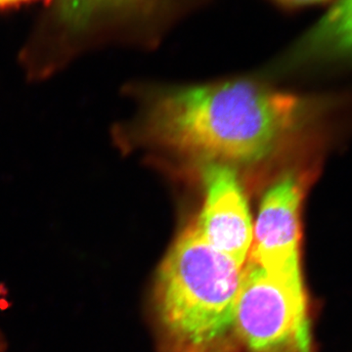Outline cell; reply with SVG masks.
<instances>
[{
    "label": "cell",
    "instance_id": "6da1fadb",
    "mask_svg": "<svg viewBox=\"0 0 352 352\" xmlns=\"http://www.w3.org/2000/svg\"><path fill=\"white\" fill-rule=\"evenodd\" d=\"M347 104L344 95L284 94L248 80L168 88L118 139L206 164L252 166L303 143L327 142Z\"/></svg>",
    "mask_w": 352,
    "mask_h": 352
},
{
    "label": "cell",
    "instance_id": "7a4b0ae2",
    "mask_svg": "<svg viewBox=\"0 0 352 352\" xmlns=\"http://www.w3.org/2000/svg\"><path fill=\"white\" fill-rule=\"evenodd\" d=\"M243 270L208 245L194 223L182 231L157 273L155 307L164 352L230 347Z\"/></svg>",
    "mask_w": 352,
    "mask_h": 352
},
{
    "label": "cell",
    "instance_id": "3957f363",
    "mask_svg": "<svg viewBox=\"0 0 352 352\" xmlns=\"http://www.w3.org/2000/svg\"><path fill=\"white\" fill-rule=\"evenodd\" d=\"M214 0H50L20 55L25 75L47 80L113 39L152 41Z\"/></svg>",
    "mask_w": 352,
    "mask_h": 352
},
{
    "label": "cell",
    "instance_id": "277c9868",
    "mask_svg": "<svg viewBox=\"0 0 352 352\" xmlns=\"http://www.w3.org/2000/svg\"><path fill=\"white\" fill-rule=\"evenodd\" d=\"M234 328L250 352H314L305 282L280 281L247 261L236 298Z\"/></svg>",
    "mask_w": 352,
    "mask_h": 352
},
{
    "label": "cell",
    "instance_id": "5b68a950",
    "mask_svg": "<svg viewBox=\"0 0 352 352\" xmlns=\"http://www.w3.org/2000/svg\"><path fill=\"white\" fill-rule=\"evenodd\" d=\"M318 162L292 168L266 190L254 226L247 261L270 276L303 283L302 271V210Z\"/></svg>",
    "mask_w": 352,
    "mask_h": 352
},
{
    "label": "cell",
    "instance_id": "8992f818",
    "mask_svg": "<svg viewBox=\"0 0 352 352\" xmlns=\"http://www.w3.org/2000/svg\"><path fill=\"white\" fill-rule=\"evenodd\" d=\"M201 177L205 198L194 226L208 245L244 267L254 224L237 173L227 164L208 163Z\"/></svg>",
    "mask_w": 352,
    "mask_h": 352
},
{
    "label": "cell",
    "instance_id": "52a82bcc",
    "mask_svg": "<svg viewBox=\"0 0 352 352\" xmlns=\"http://www.w3.org/2000/svg\"><path fill=\"white\" fill-rule=\"evenodd\" d=\"M281 63L291 69L352 67V0H333L289 46Z\"/></svg>",
    "mask_w": 352,
    "mask_h": 352
},
{
    "label": "cell",
    "instance_id": "ba28073f",
    "mask_svg": "<svg viewBox=\"0 0 352 352\" xmlns=\"http://www.w3.org/2000/svg\"><path fill=\"white\" fill-rule=\"evenodd\" d=\"M279 12L294 15L315 8V7L325 6L332 3L333 0H263Z\"/></svg>",
    "mask_w": 352,
    "mask_h": 352
},
{
    "label": "cell",
    "instance_id": "9c48e42d",
    "mask_svg": "<svg viewBox=\"0 0 352 352\" xmlns=\"http://www.w3.org/2000/svg\"><path fill=\"white\" fill-rule=\"evenodd\" d=\"M38 0H0V10H8Z\"/></svg>",
    "mask_w": 352,
    "mask_h": 352
},
{
    "label": "cell",
    "instance_id": "30bf717a",
    "mask_svg": "<svg viewBox=\"0 0 352 352\" xmlns=\"http://www.w3.org/2000/svg\"><path fill=\"white\" fill-rule=\"evenodd\" d=\"M7 342L6 337H4L3 333L0 331V352H6L7 351Z\"/></svg>",
    "mask_w": 352,
    "mask_h": 352
}]
</instances>
